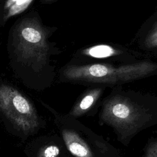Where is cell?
Returning a JSON list of instances; mask_svg holds the SVG:
<instances>
[{"label":"cell","instance_id":"8992f818","mask_svg":"<svg viewBox=\"0 0 157 157\" xmlns=\"http://www.w3.org/2000/svg\"><path fill=\"white\" fill-rule=\"evenodd\" d=\"M107 88L101 85L91 86L80 96L67 113L75 118L84 115H94L100 108L103 94Z\"/></svg>","mask_w":157,"mask_h":157},{"label":"cell","instance_id":"3957f363","mask_svg":"<svg viewBox=\"0 0 157 157\" xmlns=\"http://www.w3.org/2000/svg\"><path fill=\"white\" fill-rule=\"evenodd\" d=\"M154 76H157V63L142 60L117 64L109 63L69 64L60 71L59 80L61 82L113 88Z\"/></svg>","mask_w":157,"mask_h":157},{"label":"cell","instance_id":"30bf717a","mask_svg":"<svg viewBox=\"0 0 157 157\" xmlns=\"http://www.w3.org/2000/svg\"><path fill=\"white\" fill-rule=\"evenodd\" d=\"M141 157H157V132L147 140Z\"/></svg>","mask_w":157,"mask_h":157},{"label":"cell","instance_id":"7a4b0ae2","mask_svg":"<svg viewBox=\"0 0 157 157\" xmlns=\"http://www.w3.org/2000/svg\"><path fill=\"white\" fill-rule=\"evenodd\" d=\"M13 44L17 61L26 68L21 82L37 91L50 86L54 78L47 72L49 46L40 24L33 19L23 20L15 29Z\"/></svg>","mask_w":157,"mask_h":157},{"label":"cell","instance_id":"5b68a950","mask_svg":"<svg viewBox=\"0 0 157 157\" xmlns=\"http://www.w3.org/2000/svg\"><path fill=\"white\" fill-rule=\"evenodd\" d=\"M0 117L21 139L37 133L42 121L32 102L17 87L0 78Z\"/></svg>","mask_w":157,"mask_h":157},{"label":"cell","instance_id":"8fae6325","mask_svg":"<svg viewBox=\"0 0 157 157\" xmlns=\"http://www.w3.org/2000/svg\"><path fill=\"white\" fill-rule=\"evenodd\" d=\"M144 46L147 49L157 47V25L148 33L144 42Z\"/></svg>","mask_w":157,"mask_h":157},{"label":"cell","instance_id":"277c9868","mask_svg":"<svg viewBox=\"0 0 157 157\" xmlns=\"http://www.w3.org/2000/svg\"><path fill=\"white\" fill-rule=\"evenodd\" d=\"M41 104L50 112L54 123L67 150L74 157H120V151L102 136L68 113L57 112L48 104Z\"/></svg>","mask_w":157,"mask_h":157},{"label":"cell","instance_id":"ba28073f","mask_svg":"<svg viewBox=\"0 0 157 157\" xmlns=\"http://www.w3.org/2000/svg\"><path fill=\"white\" fill-rule=\"evenodd\" d=\"M49 140L48 143L39 147L34 157H66V147L63 140Z\"/></svg>","mask_w":157,"mask_h":157},{"label":"cell","instance_id":"7c38bea8","mask_svg":"<svg viewBox=\"0 0 157 157\" xmlns=\"http://www.w3.org/2000/svg\"><path fill=\"white\" fill-rule=\"evenodd\" d=\"M46 1H53V0H45Z\"/></svg>","mask_w":157,"mask_h":157},{"label":"cell","instance_id":"9c48e42d","mask_svg":"<svg viewBox=\"0 0 157 157\" xmlns=\"http://www.w3.org/2000/svg\"><path fill=\"white\" fill-rule=\"evenodd\" d=\"M33 0H7L5 4V9L8 10L4 20L23 12L31 4Z\"/></svg>","mask_w":157,"mask_h":157},{"label":"cell","instance_id":"6da1fadb","mask_svg":"<svg viewBox=\"0 0 157 157\" xmlns=\"http://www.w3.org/2000/svg\"><path fill=\"white\" fill-rule=\"evenodd\" d=\"M98 117L127 147L140 132L157 125V95L114 86L102 99Z\"/></svg>","mask_w":157,"mask_h":157},{"label":"cell","instance_id":"52a82bcc","mask_svg":"<svg viewBox=\"0 0 157 157\" xmlns=\"http://www.w3.org/2000/svg\"><path fill=\"white\" fill-rule=\"evenodd\" d=\"M83 55L95 59H113L115 60H124L126 55L124 51L116 48L109 45L101 44L94 45L86 49L82 52Z\"/></svg>","mask_w":157,"mask_h":157}]
</instances>
